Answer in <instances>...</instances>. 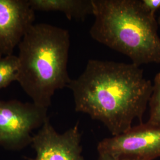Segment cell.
Listing matches in <instances>:
<instances>
[{
	"label": "cell",
	"mask_w": 160,
	"mask_h": 160,
	"mask_svg": "<svg viewBox=\"0 0 160 160\" xmlns=\"http://www.w3.org/2000/svg\"><path fill=\"white\" fill-rule=\"evenodd\" d=\"M141 3L147 12L154 16L160 8V0H141Z\"/></svg>",
	"instance_id": "8fae6325"
},
{
	"label": "cell",
	"mask_w": 160,
	"mask_h": 160,
	"mask_svg": "<svg viewBox=\"0 0 160 160\" xmlns=\"http://www.w3.org/2000/svg\"><path fill=\"white\" fill-rule=\"evenodd\" d=\"M18 60L16 55L0 57V91L13 81H17Z\"/></svg>",
	"instance_id": "9c48e42d"
},
{
	"label": "cell",
	"mask_w": 160,
	"mask_h": 160,
	"mask_svg": "<svg viewBox=\"0 0 160 160\" xmlns=\"http://www.w3.org/2000/svg\"><path fill=\"white\" fill-rule=\"evenodd\" d=\"M48 108L34 103L0 100V146L18 151L32 143V131L49 118Z\"/></svg>",
	"instance_id": "277c9868"
},
{
	"label": "cell",
	"mask_w": 160,
	"mask_h": 160,
	"mask_svg": "<svg viewBox=\"0 0 160 160\" xmlns=\"http://www.w3.org/2000/svg\"><path fill=\"white\" fill-rule=\"evenodd\" d=\"M70 35L46 23L33 24L19 43L17 82L33 103L48 108L58 90L67 86Z\"/></svg>",
	"instance_id": "7a4b0ae2"
},
{
	"label": "cell",
	"mask_w": 160,
	"mask_h": 160,
	"mask_svg": "<svg viewBox=\"0 0 160 160\" xmlns=\"http://www.w3.org/2000/svg\"><path fill=\"white\" fill-rule=\"evenodd\" d=\"M98 153L118 160H153L160 157V126L139 123L122 134L105 138L97 145Z\"/></svg>",
	"instance_id": "5b68a950"
},
{
	"label": "cell",
	"mask_w": 160,
	"mask_h": 160,
	"mask_svg": "<svg viewBox=\"0 0 160 160\" xmlns=\"http://www.w3.org/2000/svg\"><path fill=\"white\" fill-rule=\"evenodd\" d=\"M31 145L36 154L33 160H86L78 123L59 133L48 119L33 135Z\"/></svg>",
	"instance_id": "8992f818"
},
{
	"label": "cell",
	"mask_w": 160,
	"mask_h": 160,
	"mask_svg": "<svg viewBox=\"0 0 160 160\" xmlns=\"http://www.w3.org/2000/svg\"><path fill=\"white\" fill-rule=\"evenodd\" d=\"M67 87L75 111L101 122L116 136L129 130L136 119L142 123L153 84L134 63L90 59Z\"/></svg>",
	"instance_id": "6da1fadb"
},
{
	"label": "cell",
	"mask_w": 160,
	"mask_h": 160,
	"mask_svg": "<svg viewBox=\"0 0 160 160\" xmlns=\"http://www.w3.org/2000/svg\"><path fill=\"white\" fill-rule=\"evenodd\" d=\"M92 38L129 58L132 63H160V38L154 15L141 0H92Z\"/></svg>",
	"instance_id": "3957f363"
},
{
	"label": "cell",
	"mask_w": 160,
	"mask_h": 160,
	"mask_svg": "<svg viewBox=\"0 0 160 160\" xmlns=\"http://www.w3.org/2000/svg\"><path fill=\"white\" fill-rule=\"evenodd\" d=\"M97 160H118L112 157V156L104 154V153H98V157Z\"/></svg>",
	"instance_id": "7c38bea8"
},
{
	"label": "cell",
	"mask_w": 160,
	"mask_h": 160,
	"mask_svg": "<svg viewBox=\"0 0 160 160\" xmlns=\"http://www.w3.org/2000/svg\"><path fill=\"white\" fill-rule=\"evenodd\" d=\"M158 23H159V24H160V17H159V19H158Z\"/></svg>",
	"instance_id": "4fadbf2b"
},
{
	"label": "cell",
	"mask_w": 160,
	"mask_h": 160,
	"mask_svg": "<svg viewBox=\"0 0 160 160\" xmlns=\"http://www.w3.org/2000/svg\"><path fill=\"white\" fill-rule=\"evenodd\" d=\"M149 106L150 108L149 118L147 123L160 126V72L155 77Z\"/></svg>",
	"instance_id": "30bf717a"
},
{
	"label": "cell",
	"mask_w": 160,
	"mask_h": 160,
	"mask_svg": "<svg viewBox=\"0 0 160 160\" xmlns=\"http://www.w3.org/2000/svg\"><path fill=\"white\" fill-rule=\"evenodd\" d=\"M34 11L59 12L69 20L83 21L88 15H93L92 0H28Z\"/></svg>",
	"instance_id": "ba28073f"
},
{
	"label": "cell",
	"mask_w": 160,
	"mask_h": 160,
	"mask_svg": "<svg viewBox=\"0 0 160 160\" xmlns=\"http://www.w3.org/2000/svg\"><path fill=\"white\" fill-rule=\"evenodd\" d=\"M34 12L28 0H0V57L13 54L34 24Z\"/></svg>",
	"instance_id": "52a82bcc"
}]
</instances>
